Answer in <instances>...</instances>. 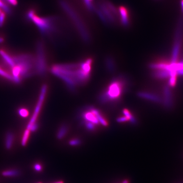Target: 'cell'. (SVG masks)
Segmentation results:
<instances>
[{"label":"cell","mask_w":183,"mask_h":183,"mask_svg":"<svg viewBox=\"0 0 183 183\" xmlns=\"http://www.w3.org/2000/svg\"><path fill=\"white\" fill-rule=\"evenodd\" d=\"M92 62V59H88L78 65H56L52 68V72L64 80L68 87L73 88L88 81Z\"/></svg>","instance_id":"cell-1"},{"label":"cell","mask_w":183,"mask_h":183,"mask_svg":"<svg viewBox=\"0 0 183 183\" xmlns=\"http://www.w3.org/2000/svg\"><path fill=\"white\" fill-rule=\"evenodd\" d=\"M27 17L37 26L41 33L45 36L51 35L56 30L57 19L55 17H40L33 9L28 12Z\"/></svg>","instance_id":"cell-2"},{"label":"cell","mask_w":183,"mask_h":183,"mask_svg":"<svg viewBox=\"0 0 183 183\" xmlns=\"http://www.w3.org/2000/svg\"><path fill=\"white\" fill-rule=\"evenodd\" d=\"M59 4L63 11L74 24L82 40L85 42H89L90 38V33L84 22L77 12L65 0H59Z\"/></svg>","instance_id":"cell-3"},{"label":"cell","mask_w":183,"mask_h":183,"mask_svg":"<svg viewBox=\"0 0 183 183\" xmlns=\"http://www.w3.org/2000/svg\"><path fill=\"white\" fill-rule=\"evenodd\" d=\"M95 11L103 22L108 24L115 23L118 17V11L113 4L109 1L103 0L99 3Z\"/></svg>","instance_id":"cell-4"},{"label":"cell","mask_w":183,"mask_h":183,"mask_svg":"<svg viewBox=\"0 0 183 183\" xmlns=\"http://www.w3.org/2000/svg\"><path fill=\"white\" fill-rule=\"evenodd\" d=\"M119 79L112 81L100 98L101 102H107L118 99L122 93L123 83Z\"/></svg>","instance_id":"cell-5"},{"label":"cell","mask_w":183,"mask_h":183,"mask_svg":"<svg viewBox=\"0 0 183 183\" xmlns=\"http://www.w3.org/2000/svg\"><path fill=\"white\" fill-rule=\"evenodd\" d=\"M81 117L84 120V123H90L95 126L99 123L104 126L108 125V122L100 112L95 108H88L85 110L81 113Z\"/></svg>","instance_id":"cell-6"},{"label":"cell","mask_w":183,"mask_h":183,"mask_svg":"<svg viewBox=\"0 0 183 183\" xmlns=\"http://www.w3.org/2000/svg\"><path fill=\"white\" fill-rule=\"evenodd\" d=\"M37 59L36 61V70L40 74H43L46 70V61L43 45L42 42L38 43L37 47Z\"/></svg>","instance_id":"cell-7"},{"label":"cell","mask_w":183,"mask_h":183,"mask_svg":"<svg viewBox=\"0 0 183 183\" xmlns=\"http://www.w3.org/2000/svg\"><path fill=\"white\" fill-rule=\"evenodd\" d=\"M46 90V86L44 85L42 88V90H41V95H40L39 101H38L37 106H36V108H35L33 116H32L30 121L29 123L28 124L27 126V129H28V130H29L30 128L32 125L35 124V123H36V121H37V117H38L39 113H40L41 106L43 105V101L44 98H45Z\"/></svg>","instance_id":"cell-8"},{"label":"cell","mask_w":183,"mask_h":183,"mask_svg":"<svg viewBox=\"0 0 183 183\" xmlns=\"http://www.w3.org/2000/svg\"><path fill=\"white\" fill-rule=\"evenodd\" d=\"M118 11L122 26L124 27H128L131 24V20L128 9L125 6H121L119 8Z\"/></svg>","instance_id":"cell-9"},{"label":"cell","mask_w":183,"mask_h":183,"mask_svg":"<svg viewBox=\"0 0 183 183\" xmlns=\"http://www.w3.org/2000/svg\"><path fill=\"white\" fill-rule=\"evenodd\" d=\"M0 54L9 66H10L11 68L14 67L15 63L13 60V56H11L4 50H0Z\"/></svg>","instance_id":"cell-10"},{"label":"cell","mask_w":183,"mask_h":183,"mask_svg":"<svg viewBox=\"0 0 183 183\" xmlns=\"http://www.w3.org/2000/svg\"><path fill=\"white\" fill-rule=\"evenodd\" d=\"M68 127L66 125H62L58 130L57 132V137L58 140L63 139L68 133Z\"/></svg>","instance_id":"cell-11"},{"label":"cell","mask_w":183,"mask_h":183,"mask_svg":"<svg viewBox=\"0 0 183 183\" xmlns=\"http://www.w3.org/2000/svg\"><path fill=\"white\" fill-rule=\"evenodd\" d=\"M14 140V136L11 132H9L6 137L5 145L7 149H10L12 147Z\"/></svg>","instance_id":"cell-12"},{"label":"cell","mask_w":183,"mask_h":183,"mask_svg":"<svg viewBox=\"0 0 183 183\" xmlns=\"http://www.w3.org/2000/svg\"><path fill=\"white\" fill-rule=\"evenodd\" d=\"M30 134V131L26 129L24 132L22 138L21 144L23 146H25L27 144Z\"/></svg>","instance_id":"cell-13"},{"label":"cell","mask_w":183,"mask_h":183,"mask_svg":"<svg viewBox=\"0 0 183 183\" xmlns=\"http://www.w3.org/2000/svg\"><path fill=\"white\" fill-rule=\"evenodd\" d=\"M19 174V171L16 170H6L2 172L3 176L6 177L16 176Z\"/></svg>","instance_id":"cell-14"},{"label":"cell","mask_w":183,"mask_h":183,"mask_svg":"<svg viewBox=\"0 0 183 183\" xmlns=\"http://www.w3.org/2000/svg\"><path fill=\"white\" fill-rule=\"evenodd\" d=\"M85 6L88 9V10L90 11H93L95 10V7L93 4V0H84Z\"/></svg>","instance_id":"cell-15"},{"label":"cell","mask_w":183,"mask_h":183,"mask_svg":"<svg viewBox=\"0 0 183 183\" xmlns=\"http://www.w3.org/2000/svg\"><path fill=\"white\" fill-rule=\"evenodd\" d=\"M0 75L3 77L5 78L8 80L14 81V79H13L12 75H10L9 74L7 73L3 70L1 69V68H0Z\"/></svg>","instance_id":"cell-16"},{"label":"cell","mask_w":183,"mask_h":183,"mask_svg":"<svg viewBox=\"0 0 183 183\" xmlns=\"http://www.w3.org/2000/svg\"><path fill=\"white\" fill-rule=\"evenodd\" d=\"M81 140L78 138L72 139L69 141V144L71 146H77L81 144Z\"/></svg>","instance_id":"cell-17"},{"label":"cell","mask_w":183,"mask_h":183,"mask_svg":"<svg viewBox=\"0 0 183 183\" xmlns=\"http://www.w3.org/2000/svg\"><path fill=\"white\" fill-rule=\"evenodd\" d=\"M1 8L6 13H10V9L4 3L2 0H0V9Z\"/></svg>","instance_id":"cell-18"},{"label":"cell","mask_w":183,"mask_h":183,"mask_svg":"<svg viewBox=\"0 0 183 183\" xmlns=\"http://www.w3.org/2000/svg\"><path fill=\"white\" fill-rule=\"evenodd\" d=\"M19 115L23 117H26L28 115V111L25 109H21L19 111Z\"/></svg>","instance_id":"cell-19"},{"label":"cell","mask_w":183,"mask_h":183,"mask_svg":"<svg viewBox=\"0 0 183 183\" xmlns=\"http://www.w3.org/2000/svg\"><path fill=\"white\" fill-rule=\"evenodd\" d=\"M34 169L37 172H41L43 169V167L41 164L37 163L34 165Z\"/></svg>","instance_id":"cell-20"},{"label":"cell","mask_w":183,"mask_h":183,"mask_svg":"<svg viewBox=\"0 0 183 183\" xmlns=\"http://www.w3.org/2000/svg\"><path fill=\"white\" fill-rule=\"evenodd\" d=\"M4 12L2 11L0 13V26H3L5 19L6 15Z\"/></svg>","instance_id":"cell-21"},{"label":"cell","mask_w":183,"mask_h":183,"mask_svg":"<svg viewBox=\"0 0 183 183\" xmlns=\"http://www.w3.org/2000/svg\"><path fill=\"white\" fill-rule=\"evenodd\" d=\"M9 3V4L12 5H17V0H6Z\"/></svg>","instance_id":"cell-22"},{"label":"cell","mask_w":183,"mask_h":183,"mask_svg":"<svg viewBox=\"0 0 183 183\" xmlns=\"http://www.w3.org/2000/svg\"><path fill=\"white\" fill-rule=\"evenodd\" d=\"M4 41V38L2 37H0V43H2Z\"/></svg>","instance_id":"cell-23"},{"label":"cell","mask_w":183,"mask_h":183,"mask_svg":"<svg viewBox=\"0 0 183 183\" xmlns=\"http://www.w3.org/2000/svg\"><path fill=\"white\" fill-rule=\"evenodd\" d=\"M122 183H128V182H126V181H125V182H124Z\"/></svg>","instance_id":"cell-24"},{"label":"cell","mask_w":183,"mask_h":183,"mask_svg":"<svg viewBox=\"0 0 183 183\" xmlns=\"http://www.w3.org/2000/svg\"></svg>","instance_id":"cell-25"},{"label":"cell","mask_w":183,"mask_h":183,"mask_svg":"<svg viewBox=\"0 0 183 183\" xmlns=\"http://www.w3.org/2000/svg\"></svg>","instance_id":"cell-26"}]
</instances>
